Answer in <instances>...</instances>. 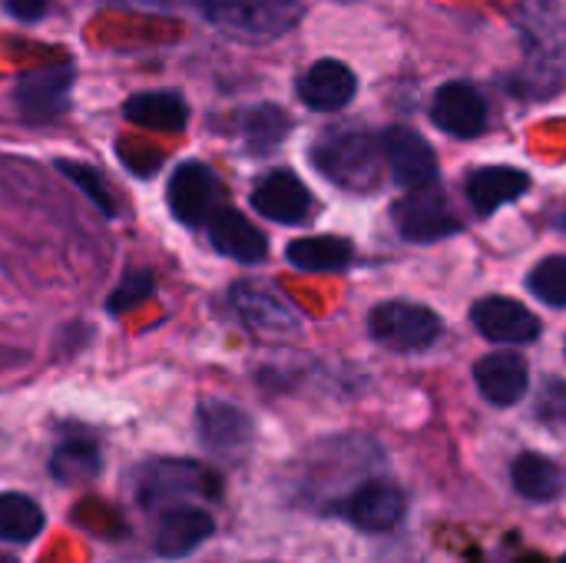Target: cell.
Segmentation results:
<instances>
[{"label": "cell", "instance_id": "1", "mask_svg": "<svg viewBox=\"0 0 566 563\" xmlns=\"http://www.w3.org/2000/svg\"><path fill=\"white\" fill-rule=\"evenodd\" d=\"M381 153L385 149L368 133L335 129L315 143L312 159H315V169L335 186L352 189V192H368L381 179Z\"/></svg>", "mask_w": 566, "mask_h": 563}, {"label": "cell", "instance_id": "2", "mask_svg": "<svg viewBox=\"0 0 566 563\" xmlns=\"http://www.w3.org/2000/svg\"><path fill=\"white\" fill-rule=\"evenodd\" d=\"M202 10L242 40H275L302 20V0H202Z\"/></svg>", "mask_w": 566, "mask_h": 563}, {"label": "cell", "instance_id": "3", "mask_svg": "<svg viewBox=\"0 0 566 563\" xmlns=\"http://www.w3.org/2000/svg\"><path fill=\"white\" fill-rule=\"evenodd\" d=\"M136 491L143 508H176L192 498H219L222 481L196 461H153L139 471Z\"/></svg>", "mask_w": 566, "mask_h": 563}, {"label": "cell", "instance_id": "4", "mask_svg": "<svg viewBox=\"0 0 566 563\" xmlns=\"http://www.w3.org/2000/svg\"><path fill=\"white\" fill-rule=\"evenodd\" d=\"M371 338L391 352H424L441 338V319L411 302H385L368 319Z\"/></svg>", "mask_w": 566, "mask_h": 563}, {"label": "cell", "instance_id": "5", "mask_svg": "<svg viewBox=\"0 0 566 563\" xmlns=\"http://www.w3.org/2000/svg\"><path fill=\"white\" fill-rule=\"evenodd\" d=\"M395 226L408 242H438L461 229V219L431 186L408 189V196L395 206Z\"/></svg>", "mask_w": 566, "mask_h": 563}, {"label": "cell", "instance_id": "6", "mask_svg": "<svg viewBox=\"0 0 566 563\" xmlns=\"http://www.w3.org/2000/svg\"><path fill=\"white\" fill-rule=\"evenodd\" d=\"M222 183L202 163H186L169 179V209L186 226H202L216 209H222Z\"/></svg>", "mask_w": 566, "mask_h": 563}, {"label": "cell", "instance_id": "7", "mask_svg": "<svg viewBox=\"0 0 566 563\" xmlns=\"http://www.w3.org/2000/svg\"><path fill=\"white\" fill-rule=\"evenodd\" d=\"M381 149L391 163L395 179L405 189H421V186H434L438 183V156L428 146L424 136H418L415 129L405 126H391L381 139Z\"/></svg>", "mask_w": 566, "mask_h": 563}, {"label": "cell", "instance_id": "8", "mask_svg": "<svg viewBox=\"0 0 566 563\" xmlns=\"http://www.w3.org/2000/svg\"><path fill=\"white\" fill-rule=\"evenodd\" d=\"M431 119L438 129L471 139L488 126V103L471 83H444L431 100Z\"/></svg>", "mask_w": 566, "mask_h": 563}, {"label": "cell", "instance_id": "9", "mask_svg": "<svg viewBox=\"0 0 566 563\" xmlns=\"http://www.w3.org/2000/svg\"><path fill=\"white\" fill-rule=\"evenodd\" d=\"M216 524L209 518V511L192 508V504H176V508H163L156 531H153V548L159 557H186L192 554L206 538H212Z\"/></svg>", "mask_w": 566, "mask_h": 563}, {"label": "cell", "instance_id": "10", "mask_svg": "<svg viewBox=\"0 0 566 563\" xmlns=\"http://www.w3.org/2000/svg\"><path fill=\"white\" fill-rule=\"evenodd\" d=\"M232 305L259 335H289L298 325L292 305L265 282H239L232 289Z\"/></svg>", "mask_w": 566, "mask_h": 563}, {"label": "cell", "instance_id": "11", "mask_svg": "<svg viewBox=\"0 0 566 563\" xmlns=\"http://www.w3.org/2000/svg\"><path fill=\"white\" fill-rule=\"evenodd\" d=\"M474 325L484 338L497 345H527L541 335V322L534 312H527L521 302L491 295L474 305Z\"/></svg>", "mask_w": 566, "mask_h": 563}, {"label": "cell", "instance_id": "12", "mask_svg": "<svg viewBox=\"0 0 566 563\" xmlns=\"http://www.w3.org/2000/svg\"><path fill=\"white\" fill-rule=\"evenodd\" d=\"M345 514H348V521L358 531L385 534V531H395L401 524V518H405V494L391 481H368V484H361L348 498Z\"/></svg>", "mask_w": 566, "mask_h": 563}, {"label": "cell", "instance_id": "13", "mask_svg": "<svg viewBox=\"0 0 566 563\" xmlns=\"http://www.w3.org/2000/svg\"><path fill=\"white\" fill-rule=\"evenodd\" d=\"M252 206L255 212H262L265 219L272 222H282V226H298L308 219L312 212V196L305 189V183L285 169L265 176L255 192H252Z\"/></svg>", "mask_w": 566, "mask_h": 563}, {"label": "cell", "instance_id": "14", "mask_svg": "<svg viewBox=\"0 0 566 563\" xmlns=\"http://www.w3.org/2000/svg\"><path fill=\"white\" fill-rule=\"evenodd\" d=\"M70 83H73L70 66H46V70L27 73L17 83V106L30 119H53L66 110Z\"/></svg>", "mask_w": 566, "mask_h": 563}, {"label": "cell", "instance_id": "15", "mask_svg": "<svg viewBox=\"0 0 566 563\" xmlns=\"http://www.w3.org/2000/svg\"><path fill=\"white\" fill-rule=\"evenodd\" d=\"M474 378H478L481 395L491 405L511 408V405H517L524 398L527 382H531V368H527V362L517 352H494V355L478 362Z\"/></svg>", "mask_w": 566, "mask_h": 563}, {"label": "cell", "instance_id": "16", "mask_svg": "<svg viewBox=\"0 0 566 563\" xmlns=\"http://www.w3.org/2000/svg\"><path fill=\"white\" fill-rule=\"evenodd\" d=\"M355 93H358V80L338 60H318V63H312L305 70L302 83H298L302 103L312 106V110H322V113L348 106L355 100Z\"/></svg>", "mask_w": 566, "mask_h": 563}, {"label": "cell", "instance_id": "17", "mask_svg": "<svg viewBox=\"0 0 566 563\" xmlns=\"http://www.w3.org/2000/svg\"><path fill=\"white\" fill-rule=\"evenodd\" d=\"M209 242L216 252H222L235 262H245V265L262 262L269 252L265 236L235 209H216L209 216Z\"/></svg>", "mask_w": 566, "mask_h": 563}, {"label": "cell", "instance_id": "18", "mask_svg": "<svg viewBox=\"0 0 566 563\" xmlns=\"http://www.w3.org/2000/svg\"><path fill=\"white\" fill-rule=\"evenodd\" d=\"M199 431L202 441L226 458H235L252 441V421L226 402H206L199 408Z\"/></svg>", "mask_w": 566, "mask_h": 563}, {"label": "cell", "instance_id": "19", "mask_svg": "<svg viewBox=\"0 0 566 563\" xmlns=\"http://www.w3.org/2000/svg\"><path fill=\"white\" fill-rule=\"evenodd\" d=\"M527 189H531L527 173H521L514 166H488L468 179V199L481 216H491L494 209L521 199Z\"/></svg>", "mask_w": 566, "mask_h": 563}, {"label": "cell", "instance_id": "20", "mask_svg": "<svg viewBox=\"0 0 566 563\" xmlns=\"http://www.w3.org/2000/svg\"><path fill=\"white\" fill-rule=\"evenodd\" d=\"M126 119L159 133H182L189 123V106L176 93H139L126 100Z\"/></svg>", "mask_w": 566, "mask_h": 563}, {"label": "cell", "instance_id": "21", "mask_svg": "<svg viewBox=\"0 0 566 563\" xmlns=\"http://www.w3.org/2000/svg\"><path fill=\"white\" fill-rule=\"evenodd\" d=\"M289 262L302 272H342L352 262V242L342 236H305L289 246Z\"/></svg>", "mask_w": 566, "mask_h": 563}, {"label": "cell", "instance_id": "22", "mask_svg": "<svg viewBox=\"0 0 566 563\" xmlns=\"http://www.w3.org/2000/svg\"><path fill=\"white\" fill-rule=\"evenodd\" d=\"M43 511L27 494L7 491L0 494V541L7 544H30L43 531Z\"/></svg>", "mask_w": 566, "mask_h": 563}, {"label": "cell", "instance_id": "23", "mask_svg": "<svg viewBox=\"0 0 566 563\" xmlns=\"http://www.w3.org/2000/svg\"><path fill=\"white\" fill-rule=\"evenodd\" d=\"M511 478L517 494H524L527 501H554L560 494V471L544 455H521L511 468Z\"/></svg>", "mask_w": 566, "mask_h": 563}, {"label": "cell", "instance_id": "24", "mask_svg": "<svg viewBox=\"0 0 566 563\" xmlns=\"http://www.w3.org/2000/svg\"><path fill=\"white\" fill-rule=\"evenodd\" d=\"M50 475L63 484H86L99 475V451L90 441H66L50 458Z\"/></svg>", "mask_w": 566, "mask_h": 563}, {"label": "cell", "instance_id": "25", "mask_svg": "<svg viewBox=\"0 0 566 563\" xmlns=\"http://www.w3.org/2000/svg\"><path fill=\"white\" fill-rule=\"evenodd\" d=\"M289 133V116L279 106H255L245 116V139L255 153L275 149Z\"/></svg>", "mask_w": 566, "mask_h": 563}, {"label": "cell", "instance_id": "26", "mask_svg": "<svg viewBox=\"0 0 566 563\" xmlns=\"http://www.w3.org/2000/svg\"><path fill=\"white\" fill-rule=\"evenodd\" d=\"M531 292L554 305V309H566V256H551L544 262H537V269L531 272Z\"/></svg>", "mask_w": 566, "mask_h": 563}, {"label": "cell", "instance_id": "27", "mask_svg": "<svg viewBox=\"0 0 566 563\" xmlns=\"http://www.w3.org/2000/svg\"><path fill=\"white\" fill-rule=\"evenodd\" d=\"M60 169L106 212V216H113L116 212V202H113V196H109V186H106V179L96 173V169H90V166H76V163H60Z\"/></svg>", "mask_w": 566, "mask_h": 563}, {"label": "cell", "instance_id": "28", "mask_svg": "<svg viewBox=\"0 0 566 563\" xmlns=\"http://www.w3.org/2000/svg\"><path fill=\"white\" fill-rule=\"evenodd\" d=\"M146 295H153V282H149V275H129V279L113 292V299H109V312H126V309L139 305Z\"/></svg>", "mask_w": 566, "mask_h": 563}, {"label": "cell", "instance_id": "29", "mask_svg": "<svg viewBox=\"0 0 566 563\" xmlns=\"http://www.w3.org/2000/svg\"><path fill=\"white\" fill-rule=\"evenodd\" d=\"M3 3H7V10H10L17 20H40V17L50 10L53 0H3Z\"/></svg>", "mask_w": 566, "mask_h": 563}, {"label": "cell", "instance_id": "30", "mask_svg": "<svg viewBox=\"0 0 566 563\" xmlns=\"http://www.w3.org/2000/svg\"><path fill=\"white\" fill-rule=\"evenodd\" d=\"M0 563H17V561H13L10 554H3V551H0Z\"/></svg>", "mask_w": 566, "mask_h": 563}, {"label": "cell", "instance_id": "31", "mask_svg": "<svg viewBox=\"0 0 566 563\" xmlns=\"http://www.w3.org/2000/svg\"><path fill=\"white\" fill-rule=\"evenodd\" d=\"M527 563H544V561H541V557H531V561H527Z\"/></svg>", "mask_w": 566, "mask_h": 563}, {"label": "cell", "instance_id": "32", "mask_svg": "<svg viewBox=\"0 0 566 563\" xmlns=\"http://www.w3.org/2000/svg\"><path fill=\"white\" fill-rule=\"evenodd\" d=\"M560 563H566V557H564V561H560Z\"/></svg>", "mask_w": 566, "mask_h": 563}]
</instances>
